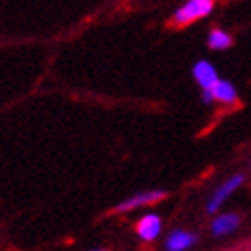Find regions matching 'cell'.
<instances>
[{
	"instance_id": "cell-1",
	"label": "cell",
	"mask_w": 251,
	"mask_h": 251,
	"mask_svg": "<svg viewBox=\"0 0 251 251\" xmlns=\"http://www.w3.org/2000/svg\"><path fill=\"white\" fill-rule=\"evenodd\" d=\"M214 6H216V0H185L179 8H175V13L171 15V23L173 25L196 23V21L212 15Z\"/></svg>"
},
{
	"instance_id": "cell-2",
	"label": "cell",
	"mask_w": 251,
	"mask_h": 251,
	"mask_svg": "<svg viewBox=\"0 0 251 251\" xmlns=\"http://www.w3.org/2000/svg\"><path fill=\"white\" fill-rule=\"evenodd\" d=\"M245 179H247L245 173H235V175L228 177V179H225V181L210 194V198H208V202H206V214L214 216V214L221 212V206L228 200V198H231V194H233L235 190H239V187L245 183Z\"/></svg>"
},
{
	"instance_id": "cell-3",
	"label": "cell",
	"mask_w": 251,
	"mask_h": 251,
	"mask_svg": "<svg viewBox=\"0 0 251 251\" xmlns=\"http://www.w3.org/2000/svg\"><path fill=\"white\" fill-rule=\"evenodd\" d=\"M167 198V192L165 190H146V192H138L126 200L118 202L113 206V214H124V212H130V210H136L140 206H146V204H154V202H161Z\"/></svg>"
},
{
	"instance_id": "cell-4",
	"label": "cell",
	"mask_w": 251,
	"mask_h": 251,
	"mask_svg": "<svg viewBox=\"0 0 251 251\" xmlns=\"http://www.w3.org/2000/svg\"><path fill=\"white\" fill-rule=\"evenodd\" d=\"M163 231V221L159 214L154 212H146L138 218V223H136V235H138L140 241L144 243H152L154 239H159Z\"/></svg>"
},
{
	"instance_id": "cell-5",
	"label": "cell",
	"mask_w": 251,
	"mask_h": 251,
	"mask_svg": "<svg viewBox=\"0 0 251 251\" xmlns=\"http://www.w3.org/2000/svg\"><path fill=\"white\" fill-rule=\"evenodd\" d=\"M192 76L194 80L200 85L202 91H212V87L216 85V80L221 78L216 72V66L210 60H198L192 66Z\"/></svg>"
},
{
	"instance_id": "cell-6",
	"label": "cell",
	"mask_w": 251,
	"mask_h": 251,
	"mask_svg": "<svg viewBox=\"0 0 251 251\" xmlns=\"http://www.w3.org/2000/svg\"><path fill=\"white\" fill-rule=\"evenodd\" d=\"M200 237L194 231H185V228H175L165 239V251H190L194 245H198Z\"/></svg>"
},
{
	"instance_id": "cell-7",
	"label": "cell",
	"mask_w": 251,
	"mask_h": 251,
	"mask_svg": "<svg viewBox=\"0 0 251 251\" xmlns=\"http://www.w3.org/2000/svg\"><path fill=\"white\" fill-rule=\"evenodd\" d=\"M239 226H241V214H237V212H221L218 216L212 218L210 233L216 239L218 237H228V235H233Z\"/></svg>"
},
{
	"instance_id": "cell-8",
	"label": "cell",
	"mask_w": 251,
	"mask_h": 251,
	"mask_svg": "<svg viewBox=\"0 0 251 251\" xmlns=\"http://www.w3.org/2000/svg\"><path fill=\"white\" fill-rule=\"evenodd\" d=\"M212 95H214V101L218 103H235L239 99V91L231 80L218 78L216 85L212 87Z\"/></svg>"
},
{
	"instance_id": "cell-9",
	"label": "cell",
	"mask_w": 251,
	"mask_h": 251,
	"mask_svg": "<svg viewBox=\"0 0 251 251\" xmlns=\"http://www.w3.org/2000/svg\"><path fill=\"white\" fill-rule=\"evenodd\" d=\"M233 44H235L233 35L225 29H212L210 33H208V39H206V46L214 51H225L228 48H233Z\"/></svg>"
},
{
	"instance_id": "cell-10",
	"label": "cell",
	"mask_w": 251,
	"mask_h": 251,
	"mask_svg": "<svg viewBox=\"0 0 251 251\" xmlns=\"http://www.w3.org/2000/svg\"><path fill=\"white\" fill-rule=\"evenodd\" d=\"M200 99H202L204 105H212V103H214V95H212V91H202V93H200Z\"/></svg>"
},
{
	"instance_id": "cell-11",
	"label": "cell",
	"mask_w": 251,
	"mask_h": 251,
	"mask_svg": "<svg viewBox=\"0 0 251 251\" xmlns=\"http://www.w3.org/2000/svg\"><path fill=\"white\" fill-rule=\"evenodd\" d=\"M91 251H107V249H101V247H97V249H91Z\"/></svg>"
},
{
	"instance_id": "cell-12",
	"label": "cell",
	"mask_w": 251,
	"mask_h": 251,
	"mask_svg": "<svg viewBox=\"0 0 251 251\" xmlns=\"http://www.w3.org/2000/svg\"><path fill=\"white\" fill-rule=\"evenodd\" d=\"M249 169H251V159H249Z\"/></svg>"
}]
</instances>
